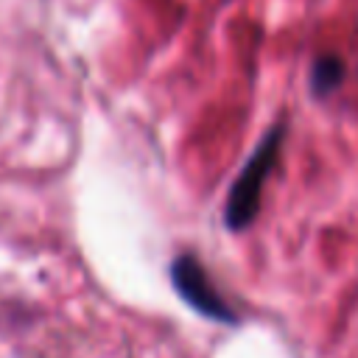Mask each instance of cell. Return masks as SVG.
I'll return each instance as SVG.
<instances>
[{
	"label": "cell",
	"mask_w": 358,
	"mask_h": 358,
	"mask_svg": "<svg viewBox=\"0 0 358 358\" xmlns=\"http://www.w3.org/2000/svg\"><path fill=\"white\" fill-rule=\"evenodd\" d=\"M280 143H282V126H271L263 134V140L257 143V148L252 151V157L246 159L241 176L232 182V190H229V199L224 207V218H227L229 229H246L255 221L263 185L277 162V154H280Z\"/></svg>",
	"instance_id": "cell-1"
},
{
	"label": "cell",
	"mask_w": 358,
	"mask_h": 358,
	"mask_svg": "<svg viewBox=\"0 0 358 358\" xmlns=\"http://www.w3.org/2000/svg\"><path fill=\"white\" fill-rule=\"evenodd\" d=\"M171 277H173V288L182 294V299L193 310H199L201 316H207L213 322H224V324L238 322L235 310L227 305V299L213 285L207 268L193 255H179L171 266Z\"/></svg>",
	"instance_id": "cell-2"
},
{
	"label": "cell",
	"mask_w": 358,
	"mask_h": 358,
	"mask_svg": "<svg viewBox=\"0 0 358 358\" xmlns=\"http://www.w3.org/2000/svg\"><path fill=\"white\" fill-rule=\"evenodd\" d=\"M344 76H347V64L338 56H319L310 70V90L319 98H327L344 84Z\"/></svg>",
	"instance_id": "cell-3"
}]
</instances>
